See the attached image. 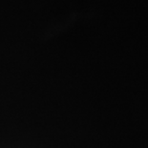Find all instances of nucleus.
I'll list each match as a JSON object with an SVG mask.
<instances>
[]
</instances>
